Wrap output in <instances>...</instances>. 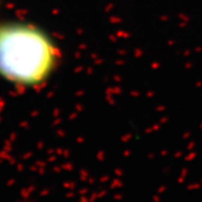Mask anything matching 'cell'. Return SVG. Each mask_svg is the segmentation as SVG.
Wrapping results in <instances>:
<instances>
[{"label":"cell","mask_w":202,"mask_h":202,"mask_svg":"<svg viewBox=\"0 0 202 202\" xmlns=\"http://www.w3.org/2000/svg\"><path fill=\"white\" fill-rule=\"evenodd\" d=\"M62 53L52 36L27 21L0 23V78L20 88H36L50 80Z\"/></svg>","instance_id":"obj_1"}]
</instances>
